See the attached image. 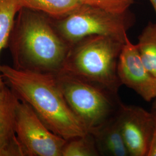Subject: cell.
<instances>
[{"label": "cell", "instance_id": "6da1fadb", "mask_svg": "<svg viewBox=\"0 0 156 156\" xmlns=\"http://www.w3.org/2000/svg\"><path fill=\"white\" fill-rule=\"evenodd\" d=\"M0 72L5 83L55 134L69 140L89 133L68 104L55 73L20 70L7 65H1Z\"/></svg>", "mask_w": 156, "mask_h": 156}, {"label": "cell", "instance_id": "7a4b0ae2", "mask_svg": "<svg viewBox=\"0 0 156 156\" xmlns=\"http://www.w3.org/2000/svg\"><path fill=\"white\" fill-rule=\"evenodd\" d=\"M8 44L13 67L33 72L56 73L62 68L70 49L51 20L27 8L20 11Z\"/></svg>", "mask_w": 156, "mask_h": 156}, {"label": "cell", "instance_id": "3957f363", "mask_svg": "<svg viewBox=\"0 0 156 156\" xmlns=\"http://www.w3.org/2000/svg\"><path fill=\"white\" fill-rule=\"evenodd\" d=\"M124 43L105 35L87 37L70 47L60 71L117 94L122 85L117 65Z\"/></svg>", "mask_w": 156, "mask_h": 156}, {"label": "cell", "instance_id": "277c9868", "mask_svg": "<svg viewBox=\"0 0 156 156\" xmlns=\"http://www.w3.org/2000/svg\"><path fill=\"white\" fill-rule=\"evenodd\" d=\"M55 75L68 104L89 133L117 113L122 103L117 94L61 71Z\"/></svg>", "mask_w": 156, "mask_h": 156}, {"label": "cell", "instance_id": "5b68a950", "mask_svg": "<svg viewBox=\"0 0 156 156\" xmlns=\"http://www.w3.org/2000/svg\"><path fill=\"white\" fill-rule=\"evenodd\" d=\"M100 8L82 4L60 19H50L56 31L70 47L91 35H105L125 42L130 19Z\"/></svg>", "mask_w": 156, "mask_h": 156}, {"label": "cell", "instance_id": "8992f818", "mask_svg": "<svg viewBox=\"0 0 156 156\" xmlns=\"http://www.w3.org/2000/svg\"><path fill=\"white\" fill-rule=\"evenodd\" d=\"M15 129L24 156H62L67 140L50 131L21 100L17 105Z\"/></svg>", "mask_w": 156, "mask_h": 156}, {"label": "cell", "instance_id": "52a82bcc", "mask_svg": "<svg viewBox=\"0 0 156 156\" xmlns=\"http://www.w3.org/2000/svg\"><path fill=\"white\" fill-rule=\"evenodd\" d=\"M123 139L130 156H146L156 117L140 106L120 104L116 113Z\"/></svg>", "mask_w": 156, "mask_h": 156}, {"label": "cell", "instance_id": "ba28073f", "mask_svg": "<svg viewBox=\"0 0 156 156\" xmlns=\"http://www.w3.org/2000/svg\"><path fill=\"white\" fill-rule=\"evenodd\" d=\"M117 73L121 83L134 90L144 100L151 102L156 97V78L145 67L136 44L127 36L119 56Z\"/></svg>", "mask_w": 156, "mask_h": 156}, {"label": "cell", "instance_id": "9c48e42d", "mask_svg": "<svg viewBox=\"0 0 156 156\" xmlns=\"http://www.w3.org/2000/svg\"><path fill=\"white\" fill-rule=\"evenodd\" d=\"M19 101L6 84L0 87V156H24L15 129Z\"/></svg>", "mask_w": 156, "mask_h": 156}, {"label": "cell", "instance_id": "30bf717a", "mask_svg": "<svg viewBox=\"0 0 156 156\" xmlns=\"http://www.w3.org/2000/svg\"><path fill=\"white\" fill-rule=\"evenodd\" d=\"M90 133L94 138L100 156H129L117 120L116 113Z\"/></svg>", "mask_w": 156, "mask_h": 156}, {"label": "cell", "instance_id": "8fae6325", "mask_svg": "<svg viewBox=\"0 0 156 156\" xmlns=\"http://www.w3.org/2000/svg\"><path fill=\"white\" fill-rule=\"evenodd\" d=\"M23 8L46 15L52 19H60L83 4L82 0H19Z\"/></svg>", "mask_w": 156, "mask_h": 156}, {"label": "cell", "instance_id": "7c38bea8", "mask_svg": "<svg viewBox=\"0 0 156 156\" xmlns=\"http://www.w3.org/2000/svg\"><path fill=\"white\" fill-rule=\"evenodd\" d=\"M22 8L19 0H0V54L8 46L17 13ZM5 84L0 72V87Z\"/></svg>", "mask_w": 156, "mask_h": 156}, {"label": "cell", "instance_id": "4fadbf2b", "mask_svg": "<svg viewBox=\"0 0 156 156\" xmlns=\"http://www.w3.org/2000/svg\"><path fill=\"white\" fill-rule=\"evenodd\" d=\"M136 45L145 67L156 78V23H148L140 34Z\"/></svg>", "mask_w": 156, "mask_h": 156}, {"label": "cell", "instance_id": "5bb4252c", "mask_svg": "<svg viewBox=\"0 0 156 156\" xmlns=\"http://www.w3.org/2000/svg\"><path fill=\"white\" fill-rule=\"evenodd\" d=\"M100 156L94 138L90 133L67 140L62 151V156Z\"/></svg>", "mask_w": 156, "mask_h": 156}, {"label": "cell", "instance_id": "9a60e30c", "mask_svg": "<svg viewBox=\"0 0 156 156\" xmlns=\"http://www.w3.org/2000/svg\"><path fill=\"white\" fill-rule=\"evenodd\" d=\"M84 4L95 6L116 14L126 13L134 0H82Z\"/></svg>", "mask_w": 156, "mask_h": 156}, {"label": "cell", "instance_id": "2e32d148", "mask_svg": "<svg viewBox=\"0 0 156 156\" xmlns=\"http://www.w3.org/2000/svg\"><path fill=\"white\" fill-rule=\"evenodd\" d=\"M146 156H156V124Z\"/></svg>", "mask_w": 156, "mask_h": 156}, {"label": "cell", "instance_id": "e0dca14e", "mask_svg": "<svg viewBox=\"0 0 156 156\" xmlns=\"http://www.w3.org/2000/svg\"><path fill=\"white\" fill-rule=\"evenodd\" d=\"M153 100L154 101H153V105H152L151 112L154 114V115L156 116V97Z\"/></svg>", "mask_w": 156, "mask_h": 156}, {"label": "cell", "instance_id": "ac0fdd59", "mask_svg": "<svg viewBox=\"0 0 156 156\" xmlns=\"http://www.w3.org/2000/svg\"><path fill=\"white\" fill-rule=\"evenodd\" d=\"M149 1H150L152 6H153L156 13V0H149Z\"/></svg>", "mask_w": 156, "mask_h": 156}]
</instances>
